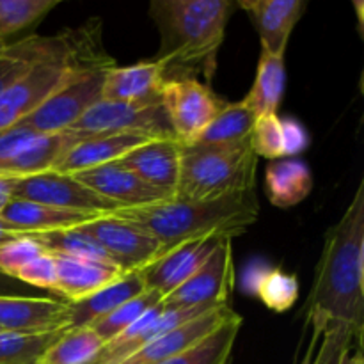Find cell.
Masks as SVG:
<instances>
[{"instance_id": "6da1fadb", "label": "cell", "mask_w": 364, "mask_h": 364, "mask_svg": "<svg viewBox=\"0 0 364 364\" xmlns=\"http://www.w3.org/2000/svg\"><path fill=\"white\" fill-rule=\"evenodd\" d=\"M308 316L345 323L361 343L364 329V183L343 217L327 231L315 281L306 302Z\"/></svg>"}, {"instance_id": "7a4b0ae2", "label": "cell", "mask_w": 364, "mask_h": 364, "mask_svg": "<svg viewBox=\"0 0 364 364\" xmlns=\"http://www.w3.org/2000/svg\"><path fill=\"white\" fill-rule=\"evenodd\" d=\"M114 215L144 228L156 238L160 255H164L194 238L233 240L258 220L259 203L255 191H251L215 201H181L173 198L159 205L123 208L114 212Z\"/></svg>"}, {"instance_id": "3957f363", "label": "cell", "mask_w": 364, "mask_h": 364, "mask_svg": "<svg viewBox=\"0 0 364 364\" xmlns=\"http://www.w3.org/2000/svg\"><path fill=\"white\" fill-rule=\"evenodd\" d=\"M237 4L231 0H155L149 14L160 32L159 60L183 75L203 70L212 78L226 25Z\"/></svg>"}, {"instance_id": "277c9868", "label": "cell", "mask_w": 364, "mask_h": 364, "mask_svg": "<svg viewBox=\"0 0 364 364\" xmlns=\"http://www.w3.org/2000/svg\"><path fill=\"white\" fill-rule=\"evenodd\" d=\"M98 31L73 32L64 48L36 63L25 75L0 92V134L11 130L39 109L57 89L82 70L110 60L95 41Z\"/></svg>"}, {"instance_id": "5b68a950", "label": "cell", "mask_w": 364, "mask_h": 364, "mask_svg": "<svg viewBox=\"0 0 364 364\" xmlns=\"http://www.w3.org/2000/svg\"><path fill=\"white\" fill-rule=\"evenodd\" d=\"M258 156L252 146L181 144L176 196L181 201H215L255 191Z\"/></svg>"}, {"instance_id": "8992f818", "label": "cell", "mask_w": 364, "mask_h": 364, "mask_svg": "<svg viewBox=\"0 0 364 364\" xmlns=\"http://www.w3.org/2000/svg\"><path fill=\"white\" fill-rule=\"evenodd\" d=\"M112 66L110 59L82 70L16 127H23L39 135L68 132L91 107L102 102L103 80Z\"/></svg>"}, {"instance_id": "52a82bcc", "label": "cell", "mask_w": 364, "mask_h": 364, "mask_svg": "<svg viewBox=\"0 0 364 364\" xmlns=\"http://www.w3.org/2000/svg\"><path fill=\"white\" fill-rule=\"evenodd\" d=\"M160 105L167 123L180 144H194L203 132L215 119L224 103L213 95L208 85L191 75L167 78L160 95Z\"/></svg>"}, {"instance_id": "ba28073f", "label": "cell", "mask_w": 364, "mask_h": 364, "mask_svg": "<svg viewBox=\"0 0 364 364\" xmlns=\"http://www.w3.org/2000/svg\"><path fill=\"white\" fill-rule=\"evenodd\" d=\"M233 284V244L224 238L217 242L205 263L162 301L166 308H219L230 304Z\"/></svg>"}, {"instance_id": "9c48e42d", "label": "cell", "mask_w": 364, "mask_h": 364, "mask_svg": "<svg viewBox=\"0 0 364 364\" xmlns=\"http://www.w3.org/2000/svg\"><path fill=\"white\" fill-rule=\"evenodd\" d=\"M68 132L78 135L96 134H139L156 139H174L160 103L98 102Z\"/></svg>"}, {"instance_id": "30bf717a", "label": "cell", "mask_w": 364, "mask_h": 364, "mask_svg": "<svg viewBox=\"0 0 364 364\" xmlns=\"http://www.w3.org/2000/svg\"><path fill=\"white\" fill-rule=\"evenodd\" d=\"M98 242L123 272L141 270L160 256V244L144 228L116 217L114 213L75 228Z\"/></svg>"}, {"instance_id": "8fae6325", "label": "cell", "mask_w": 364, "mask_h": 364, "mask_svg": "<svg viewBox=\"0 0 364 364\" xmlns=\"http://www.w3.org/2000/svg\"><path fill=\"white\" fill-rule=\"evenodd\" d=\"M11 191H13L14 199L39 203V205L53 206V208L91 213H114L123 210V206L117 203L109 201L78 183L73 176L57 174L52 171L13 180Z\"/></svg>"}, {"instance_id": "7c38bea8", "label": "cell", "mask_w": 364, "mask_h": 364, "mask_svg": "<svg viewBox=\"0 0 364 364\" xmlns=\"http://www.w3.org/2000/svg\"><path fill=\"white\" fill-rule=\"evenodd\" d=\"M0 329L45 334L70 329V302L59 299L0 294Z\"/></svg>"}, {"instance_id": "4fadbf2b", "label": "cell", "mask_w": 364, "mask_h": 364, "mask_svg": "<svg viewBox=\"0 0 364 364\" xmlns=\"http://www.w3.org/2000/svg\"><path fill=\"white\" fill-rule=\"evenodd\" d=\"M219 240L224 238H194L160 255L141 269L146 290L156 291L160 297L166 299L205 263Z\"/></svg>"}, {"instance_id": "5bb4252c", "label": "cell", "mask_w": 364, "mask_h": 364, "mask_svg": "<svg viewBox=\"0 0 364 364\" xmlns=\"http://www.w3.org/2000/svg\"><path fill=\"white\" fill-rule=\"evenodd\" d=\"M75 180L96 192L109 201L117 203L123 208H137V206L159 205V203L173 199L166 192L151 187L142 181L137 174L124 169L117 162L105 164L95 169L82 171L73 174Z\"/></svg>"}, {"instance_id": "9a60e30c", "label": "cell", "mask_w": 364, "mask_h": 364, "mask_svg": "<svg viewBox=\"0 0 364 364\" xmlns=\"http://www.w3.org/2000/svg\"><path fill=\"white\" fill-rule=\"evenodd\" d=\"M167 80V68L162 60H142L132 66H112L105 75L102 89L103 102L160 103L162 87Z\"/></svg>"}, {"instance_id": "2e32d148", "label": "cell", "mask_w": 364, "mask_h": 364, "mask_svg": "<svg viewBox=\"0 0 364 364\" xmlns=\"http://www.w3.org/2000/svg\"><path fill=\"white\" fill-rule=\"evenodd\" d=\"M153 139L156 137L139 134L80 135V139L60 156L52 173L73 176L82 171L116 162V160L123 159L127 153H130L132 149L139 148V146L146 144Z\"/></svg>"}, {"instance_id": "e0dca14e", "label": "cell", "mask_w": 364, "mask_h": 364, "mask_svg": "<svg viewBox=\"0 0 364 364\" xmlns=\"http://www.w3.org/2000/svg\"><path fill=\"white\" fill-rule=\"evenodd\" d=\"M180 159L181 144L176 139L171 137L153 139V141L132 149L116 162L124 169L137 174L148 185L174 198L178 178H180Z\"/></svg>"}, {"instance_id": "ac0fdd59", "label": "cell", "mask_w": 364, "mask_h": 364, "mask_svg": "<svg viewBox=\"0 0 364 364\" xmlns=\"http://www.w3.org/2000/svg\"><path fill=\"white\" fill-rule=\"evenodd\" d=\"M105 215H110V213L75 212V210L53 208V206L13 198L0 212V223L6 224L11 231L18 235H41L75 230Z\"/></svg>"}, {"instance_id": "d6986e66", "label": "cell", "mask_w": 364, "mask_h": 364, "mask_svg": "<svg viewBox=\"0 0 364 364\" xmlns=\"http://www.w3.org/2000/svg\"><path fill=\"white\" fill-rule=\"evenodd\" d=\"M235 311L230 308V304L210 309V311L196 316L191 322L183 323V326L176 327V329L167 331L162 336L155 338L146 347H142L141 350L132 354L130 358H127L119 364H162L169 361L171 358L183 352L185 348L192 347L199 340H203L206 334L215 331Z\"/></svg>"}, {"instance_id": "ffe728a7", "label": "cell", "mask_w": 364, "mask_h": 364, "mask_svg": "<svg viewBox=\"0 0 364 364\" xmlns=\"http://www.w3.org/2000/svg\"><path fill=\"white\" fill-rule=\"evenodd\" d=\"M238 6L255 21L263 52L284 57L288 39L308 4L304 0H240Z\"/></svg>"}, {"instance_id": "44dd1931", "label": "cell", "mask_w": 364, "mask_h": 364, "mask_svg": "<svg viewBox=\"0 0 364 364\" xmlns=\"http://www.w3.org/2000/svg\"><path fill=\"white\" fill-rule=\"evenodd\" d=\"M71 38L73 32L63 31L55 36L31 34L18 41L0 45V92L27 73L36 63L64 48Z\"/></svg>"}, {"instance_id": "7402d4cb", "label": "cell", "mask_w": 364, "mask_h": 364, "mask_svg": "<svg viewBox=\"0 0 364 364\" xmlns=\"http://www.w3.org/2000/svg\"><path fill=\"white\" fill-rule=\"evenodd\" d=\"M146 291L141 270H130L117 277L102 290L95 291L91 297L78 302H70V329L87 327L96 320L103 318L124 302L139 297Z\"/></svg>"}, {"instance_id": "603a6c76", "label": "cell", "mask_w": 364, "mask_h": 364, "mask_svg": "<svg viewBox=\"0 0 364 364\" xmlns=\"http://www.w3.org/2000/svg\"><path fill=\"white\" fill-rule=\"evenodd\" d=\"M53 258L57 267L55 291L64 295L68 302L84 301L124 274L117 267L103 265V263L85 262V259L68 258L60 255H53Z\"/></svg>"}, {"instance_id": "cb8c5ba5", "label": "cell", "mask_w": 364, "mask_h": 364, "mask_svg": "<svg viewBox=\"0 0 364 364\" xmlns=\"http://www.w3.org/2000/svg\"><path fill=\"white\" fill-rule=\"evenodd\" d=\"M265 187L274 206L290 208L304 201L311 192V171L297 159L272 160L267 167Z\"/></svg>"}, {"instance_id": "d4e9b609", "label": "cell", "mask_w": 364, "mask_h": 364, "mask_svg": "<svg viewBox=\"0 0 364 364\" xmlns=\"http://www.w3.org/2000/svg\"><path fill=\"white\" fill-rule=\"evenodd\" d=\"M255 123V110L244 100L238 103H224L198 142L212 146H247L251 144Z\"/></svg>"}, {"instance_id": "484cf974", "label": "cell", "mask_w": 364, "mask_h": 364, "mask_svg": "<svg viewBox=\"0 0 364 364\" xmlns=\"http://www.w3.org/2000/svg\"><path fill=\"white\" fill-rule=\"evenodd\" d=\"M284 82H287L284 57H274L262 50L255 85L244 98V102L255 110L256 117L277 114L283 100Z\"/></svg>"}, {"instance_id": "4316f807", "label": "cell", "mask_w": 364, "mask_h": 364, "mask_svg": "<svg viewBox=\"0 0 364 364\" xmlns=\"http://www.w3.org/2000/svg\"><path fill=\"white\" fill-rule=\"evenodd\" d=\"M242 327V316L233 313L215 331L162 364H230L233 345Z\"/></svg>"}, {"instance_id": "83f0119b", "label": "cell", "mask_w": 364, "mask_h": 364, "mask_svg": "<svg viewBox=\"0 0 364 364\" xmlns=\"http://www.w3.org/2000/svg\"><path fill=\"white\" fill-rule=\"evenodd\" d=\"M103 341L91 327L68 329L43 352L38 364H92Z\"/></svg>"}, {"instance_id": "f1b7e54d", "label": "cell", "mask_w": 364, "mask_h": 364, "mask_svg": "<svg viewBox=\"0 0 364 364\" xmlns=\"http://www.w3.org/2000/svg\"><path fill=\"white\" fill-rule=\"evenodd\" d=\"M34 240L39 242L45 251L52 252V255L68 256V258L85 259V262L103 263V265L117 267L116 263L110 259V256L103 251L98 245V242L92 240L87 235L80 233L77 230H64V231H52V233H41V235H27ZM119 269V267H117ZM123 272V270H121Z\"/></svg>"}, {"instance_id": "f546056e", "label": "cell", "mask_w": 364, "mask_h": 364, "mask_svg": "<svg viewBox=\"0 0 364 364\" xmlns=\"http://www.w3.org/2000/svg\"><path fill=\"white\" fill-rule=\"evenodd\" d=\"M160 301H162V297H160L156 291L146 290L144 294L132 299V301L124 302L123 306H119V308L114 309L112 313H109V315L103 316V318L96 320V322H92L91 326L87 327H91V329L98 334L100 340L103 341V345H105L107 341L114 340V338L119 336L123 331H127L128 327L134 326L148 309H151L153 306L159 304Z\"/></svg>"}, {"instance_id": "4dcf8cb0", "label": "cell", "mask_w": 364, "mask_h": 364, "mask_svg": "<svg viewBox=\"0 0 364 364\" xmlns=\"http://www.w3.org/2000/svg\"><path fill=\"white\" fill-rule=\"evenodd\" d=\"M59 0H0V45L16 32L38 23Z\"/></svg>"}, {"instance_id": "1f68e13d", "label": "cell", "mask_w": 364, "mask_h": 364, "mask_svg": "<svg viewBox=\"0 0 364 364\" xmlns=\"http://www.w3.org/2000/svg\"><path fill=\"white\" fill-rule=\"evenodd\" d=\"M64 331L45 334L0 333V364H38L43 352Z\"/></svg>"}, {"instance_id": "d6a6232c", "label": "cell", "mask_w": 364, "mask_h": 364, "mask_svg": "<svg viewBox=\"0 0 364 364\" xmlns=\"http://www.w3.org/2000/svg\"><path fill=\"white\" fill-rule=\"evenodd\" d=\"M255 294L269 309L284 313L299 299V279L279 269L269 270L255 281Z\"/></svg>"}, {"instance_id": "836d02e7", "label": "cell", "mask_w": 364, "mask_h": 364, "mask_svg": "<svg viewBox=\"0 0 364 364\" xmlns=\"http://www.w3.org/2000/svg\"><path fill=\"white\" fill-rule=\"evenodd\" d=\"M251 146L256 156H265L270 160H281L287 156L283 121L279 119L277 114L256 117Z\"/></svg>"}, {"instance_id": "e575fe53", "label": "cell", "mask_w": 364, "mask_h": 364, "mask_svg": "<svg viewBox=\"0 0 364 364\" xmlns=\"http://www.w3.org/2000/svg\"><path fill=\"white\" fill-rule=\"evenodd\" d=\"M43 252L45 249L32 237L21 235V237L11 238L0 244V274L9 279H16L18 272Z\"/></svg>"}, {"instance_id": "d590c367", "label": "cell", "mask_w": 364, "mask_h": 364, "mask_svg": "<svg viewBox=\"0 0 364 364\" xmlns=\"http://www.w3.org/2000/svg\"><path fill=\"white\" fill-rule=\"evenodd\" d=\"M352 340L354 334L345 323L329 320L322 334L315 364H340L350 352Z\"/></svg>"}, {"instance_id": "8d00e7d4", "label": "cell", "mask_w": 364, "mask_h": 364, "mask_svg": "<svg viewBox=\"0 0 364 364\" xmlns=\"http://www.w3.org/2000/svg\"><path fill=\"white\" fill-rule=\"evenodd\" d=\"M16 279L25 284H32V287L55 291L57 267H55V258H53L52 252L45 251L43 255H39L38 258L28 262L27 265L18 272Z\"/></svg>"}, {"instance_id": "74e56055", "label": "cell", "mask_w": 364, "mask_h": 364, "mask_svg": "<svg viewBox=\"0 0 364 364\" xmlns=\"http://www.w3.org/2000/svg\"><path fill=\"white\" fill-rule=\"evenodd\" d=\"M283 132H284V153L287 156H295L301 151H304L308 146L309 137L306 134L304 127L297 123V121H283Z\"/></svg>"}, {"instance_id": "f35d334b", "label": "cell", "mask_w": 364, "mask_h": 364, "mask_svg": "<svg viewBox=\"0 0 364 364\" xmlns=\"http://www.w3.org/2000/svg\"><path fill=\"white\" fill-rule=\"evenodd\" d=\"M11 183H13V180H2V178H0V212H2L4 206L13 199Z\"/></svg>"}, {"instance_id": "ab89813d", "label": "cell", "mask_w": 364, "mask_h": 364, "mask_svg": "<svg viewBox=\"0 0 364 364\" xmlns=\"http://www.w3.org/2000/svg\"><path fill=\"white\" fill-rule=\"evenodd\" d=\"M340 364H364L361 347H359L352 355H350V352H348V354L343 358V361H341Z\"/></svg>"}, {"instance_id": "60d3db41", "label": "cell", "mask_w": 364, "mask_h": 364, "mask_svg": "<svg viewBox=\"0 0 364 364\" xmlns=\"http://www.w3.org/2000/svg\"><path fill=\"white\" fill-rule=\"evenodd\" d=\"M16 237H21V235L14 233V231H11L6 224L0 223V244H4V242L11 240V238H16Z\"/></svg>"}, {"instance_id": "b9f144b4", "label": "cell", "mask_w": 364, "mask_h": 364, "mask_svg": "<svg viewBox=\"0 0 364 364\" xmlns=\"http://www.w3.org/2000/svg\"><path fill=\"white\" fill-rule=\"evenodd\" d=\"M11 290H13L11 279H9V277H6V276H2V274H0V294H9Z\"/></svg>"}, {"instance_id": "7bdbcfd3", "label": "cell", "mask_w": 364, "mask_h": 364, "mask_svg": "<svg viewBox=\"0 0 364 364\" xmlns=\"http://www.w3.org/2000/svg\"><path fill=\"white\" fill-rule=\"evenodd\" d=\"M355 9H358V20H359V27L363 28V2H354Z\"/></svg>"}, {"instance_id": "ee69618b", "label": "cell", "mask_w": 364, "mask_h": 364, "mask_svg": "<svg viewBox=\"0 0 364 364\" xmlns=\"http://www.w3.org/2000/svg\"><path fill=\"white\" fill-rule=\"evenodd\" d=\"M0 333H4V331H2V329H0Z\"/></svg>"}]
</instances>
